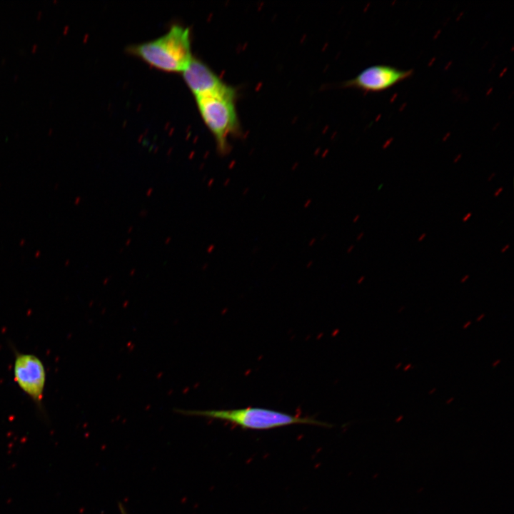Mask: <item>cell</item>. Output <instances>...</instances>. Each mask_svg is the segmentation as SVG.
<instances>
[{
    "mask_svg": "<svg viewBox=\"0 0 514 514\" xmlns=\"http://www.w3.org/2000/svg\"><path fill=\"white\" fill-rule=\"evenodd\" d=\"M130 54L166 72H182L193 58L188 27L174 24L160 37L128 46Z\"/></svg>",
    "mask_w": 514,
    "mask_h": 514,
    "instance_id": "6da1fadb",
    "label": "cell"
},
{
    "mask_svg": "<svg viewBox=\"0 0 514 514\" xmlns=\"http://www.w3.org/2000/svg\"><path fill=\"white\" fill-rule=\"evenodd\" d=\"M237 98L238 91L233 86L223 92L195 98L201 117L223 154L228 151L229 137L243 133L236 110Z\"/></svg>",
    "mask_w": 514,
    "mask_h": 514,
    "instance_id": "7a4b0ae2",
    "label": "cell"
},
{
    "mask_svg": "<svg viewBox=\"0 0 514 514\" xmlns=\"http://www.w3.org/2000/svg\"><path fill=\"white\" fill-rule=\"evenodd\" d=\"M182 413L226 420L243 429L269 430L294 424L331 427L313 418L291 415L281 411L248 407L231 410H181Z\"/></svg>",
    "mask_w": 514,
    "mask_h": 514,
    "instance_id": "3957f363",
    "label": "cell"
},
{
    "mask_svg": "<svg viewBox=\"0 0 514 514\" xmlns=\"http://www.w3.org/2000/svg\"><path fill=\"white\" fill-rule=\"evenodd\" d=\"M14 353V378L18 387L34 403L40 414L45 415L43 405L46 371L42 361L35 354L21 353L12 348Z\"/></svg>",
    "mask_w": 514,
    "mask_h": 514,
    "instance_id": "277c9868",
    "label": "cell"
},
{
    "mask_svg": "<svg viewBox=\"0 0 514 514\" xmlns=\"http://www.w3.org/2000/svg\"><path fill=\"white\" fill-rule=\"evenodd\" d=\"M412 69L403 70L388 64H376L362 70L343 86L366 92L378 93L390 89L412 76Z\"/></svg>",
    "mask_w": 514,
    "mask_h": 514,
    "instance_id": "5b68a950",
    "label": "cell"
},
{
    "mask_svg": "<svg viewBox=\"0 0 514 514\" xmlns=\"http://www.w3.org/2000/svg\"><path fill=\"white\" fill-rule=\"evenodd\" d=\"M182 76L195 98L223 92L231 87L224 83L207 64L193 57L182 71Z\"/></svg>",
    "mask_w": 514,
    "mask_h": 514,
    "instance_id": "8992f818",
    "label": "cell"
},
{
    "mask_svg": "<svg viewBox=\"0 0 514 514\" xmlns=\"http://www.w3.org/2000/svg\"><path fill=\"white\" fill-rule=\"evenodd\" d=\"M503 191V186L499 187V188H497V190L494 192L493 196H494V197H498V196L501 193V192H502Z\"/></svg>",
    "mask_w": 514,
    "mask_h": 514,
    "instance_id": "52a82bcc",
    "label": "cell"
},
{
    "mask_svg": "<svg viewBox=\"0 0 514 514\" xmlns=\"http://www.w3.org/2000/svg\"><path fill=\"white\" fill-rule=\"evenodd\" d=\"M471 216H472V213H471V212H468V213H466V214L463 217L462 221H463V222H466L467 221H468V220L470 219V218Z\"/></svg>",
    "mask_w": 514,
    "mask_h": 514,
    "instance_id": "ba28073f",
    "label": "cell"
},
{
    "mask_svg": "<svg viewBox=\"0 0 514 514\" xmlns=\"http://www.w3.org/2000/svg\"><path fill=\"white\" fill-rule=\"evenodd\" d=\"M119 510L121 512V514H127L126 510H125L124 507L121 503H119Z\"/></svg>",
    "mask_w": 514,
    "mask_h": 514,
    "instance_id": "9c48e42d",
    "label": "cell"
},
{
    "mask_svg": "<svg viewBox=\"0 0 514 514\" xmlns=\"http://www.w3.org/2000/svg\"><path fill=\"white\" fill-rule=\"evenodd\" d=\"M509 248H510V244L508 243L502 248V249L500 250V252L505 253L508 249H509Z\"/></svg>",
    "mask_w": 514,
    "mask_h": 514,
    "instance_id": "30bf717a",
    "label": "cell"
},
{
    "mask_svg": "<svg viewBox=\"0 0 514 514\" xmlns=\"http://www.w3.org/2000/svg\"><path fill=\"white\" fill-rule=\"evenodd\" d=\"M470 278V275L467 274L465 275L460 280V283H465L467 280H468Z\"/></svg>",
    "mask_w": 514,
    "mask_h": 514,
    "instance_id": "8fae6325",
    "label": "cell"
},
{
    "mask_svg": "<svg viewBox=\"0 0 514 514\" xmlns=\"http://www.w3.org/2000/svg\"><path fill=\"white\" fill-rule=\"evenodd\" d=\"M425 236H426V233H422V234L418 237V242L422 241L425 238Z\"/></svg>",
    "mask_w": 514,
    "mask_h": 514,
    "instance_id": "7c38bea8",
    "label": "cell"
},
{
    "mask_svg": "<svg viewBox=\"0 0 514 514\" xmlns=\"http://www.w3.org/2000/svg\"><path fill=\"white\" fill-rule=\"evenodd\" d=\"M471 323H472V322H471L470 321L466 322V323L463 326V329L467 328L468 326H470L471 325Z\"/></svg>",
    "mask_w": 514,
    "mask_h": 514,
    "instance_id": "4fadbf2b",
    "label": "cell"
},
{
    "mask_svg": "<svg viewBox=\"0 0 514 514\" xmlns=\"http://www.w3.org/2000/svg\"><path fill=\"white\" fill-rule=\"evenodd\" d=\"M500 363V359L496 360L495 362L493 363L492 367H493V368L496 367Z\"/></svg>",
    "mask_w": 514,
    "mask_h": 514,
    "instance_id": "5bb4252c",
    "label": "cell"
},
{
    "mask_svg": "<svg viewBox=\"0 0 514 514\" xmlns=\"http://www.w3.org/2000/svg\"><path fill=\"white\" fill-rule=\"evenodd\" d=\"M484 317H485V313H482L480 316H479L477 318L476 321H477V322L480 321L481 319H482L483 318H484Z\"/></svg>",
    "mask_w": 514,
    "mask_h": 514,
    "instance_id": "9a60e30c",
    "label": "cell"
},
{
    "mask_svg": "<svg viewBox=\"0 0 514 514\" xmlns=\"http://www.w3.org/2000/svg\"><path fill=\"white\" fill-rule=\"evenodd\" d=\"M495 173H493L488 178V181H491L493 179V178L495 177Z\"/></svg>",
    "mask_w": 514,
    "mask_h": 514,
    "instance_id": "2e32d148",
    "label": "cell"
},
{
    "mask_svg": "<svg viewBox=\"0 0 514 514\" xmlns=\"http://www.w3.org/2000/svg\"><path fill=\"white\" fill-rule=\"evenodd\" d=\"M411 366H412V365H411L410 363V364H408L407 366H405L404 367L403 371H407L409 368H411Z\"/></svg>",
    "mask_w": 514,
    "mask_h": 514,
    "instance_id": "e0dca14e",
    "label": "cell"
},
{
    "mask_svg": "<svg viewBox=\"0 0 514 514\" xmlns=\"http://www.w3.org/2000/svg\"><path fill=\"white\" fill-rule=\"evenodd\" d=\"M453 400H454V398H449V399H448V400H446L445 403L448 405V404H450L451 402H453Z\"/></svg>",
    "mask_w": 514,
    "mask_h": 514,
    "instance_id": "ac0fdd59",
    "label": "cell"
},
{
    "mask_svg": "<svg viewBox=\"0 0 514 514\" xmlns=\"http://www.w3.org/2000/svg\"><path fill=\"white\" fill-rule=\"evenodd\" d=\"M435 390H436V388H433L431 390H430V391L428 392V394H429V395H431V394H433L434 392H435Z\"/></svg>",
    "mask_w": 514,
    "mask_h": 514,
    "instance_id": "d6986e66",
    "label": "cell"
},
{
    "mask_svg": "<svg viewBox=\"0 0 514 514\" xmlns=\"http://www.w3.org/2000/svg\"><path fill=\"white\" fill-rule=\"evenodd\" d=\"M401 365H402L401 363H398V364L395 366V369H398V368L400 367Z\"/></svg>",
    "mask_w": 514,
    "mask_h": 514,
    "instance_id": "ffe728a7",
    "label": "cell"
},
{
    "mask_svg": "<svg viewBox=\"0 0 514 514\" xmlns=\"http://www.w3.org/2000/svg\"><path fill=\"white\" fill-rule=\"evenodd\" d=\"M405 308V306H402L400 309H399L398 313L401 312Z\"/></svg>",
    "mask_w": 514,
    "mask_h": 514,
    "instance_id": "44dd1931",
    "label": "cell"
}]
</instances>
